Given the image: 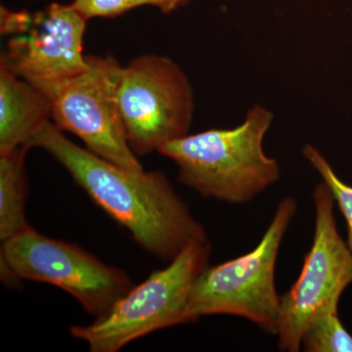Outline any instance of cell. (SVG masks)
<instances>
[{
    "mask_svg": "<svg viewBox=\"0 0 352 352\" xmlns=\"http://www.w3.org/2000/svg\"><path fill=\"white\" fill-rule=\"evenodd\" d=\"M314 201L311 249L296 283L281 296L276 333L280 351H300L307 329L321 315L338 310L340 296L352 284V254L338 230L335 199L325 182L315 186Z\"/></svg>",
    "mask_w": 352,
    "mask_h": 352,
    "instance_id": "obj_7",
    "label": "cell"
},
{
    "mask_svg": "<svg viewBox=\"0 0 352 352\" xmlns=\"http://www.w3.org/2000/svg\"><path fill=\"white\" fill-rule=\"evenodd\" d=\"M307 352H352V335L340 322L338 310L321 315L303 336Z\"/></svg>",
    "mask_w": 352,
    "mask_h": 352,
    "instance_id": "obj_12",
    "label": "cell"
},
{
    "mask_svg": "<svg viewBox=\"0 0 352 352\" xmlns=\"http://www.w3.org/2000/svg\"><path fill=\"white\" fill-rule=\"evenodd\" d=\"M87 18L73 4L52 3L36 12L1 7L0 32L7 38L0 60L47 96L85 73Z\"/></svg>",
    "mask_w": 352,
    "mask_h": 352,
    "instance_id": "obj_6",
    "label": "cell"
},
{
    "mask_svg": "<svg viewBox=\"0 0 352 352\" xmlns=\"http://www.w3.org/2000/svg\"><path fill=\"white\" fill-rule=\"evenodd\" d=\"M52 118V101L0 60V153L28 147Z\"/></svg>",
    "mask_w": 352,
    "mask_h": 352,
    "instance_id": "obj_10",
    "label": "cell"
},
{
    "mask_svg": "<svg viewBox=\"0 0 352 352\" xmlns=\"http://www.w3.org/2000/svg\"><path fill=\"white\" fill-rule=\"evenodd\" d=\"M296 210V199L286 197L252 251L219 265L208 266L201 273L190 293L188 323L208 315H233L276 335L281 296L275 286V267Z\"/></svg>",
    "mask_w": 352,
    "mask_h": 352,
    "instance_id": "obj_3",
    "label": "cell"
},
{
    "mask_svg": "<svg viewBox=\"0 0 352 352\" xmlns=\"http://www.w3.org/2000/svg\"><path fill=\"white\" fill-rule=\"evenodd\" d=\"M210 241L185 247L168 266L155 271L129 289L105 314L89 325H74L69 333L91 352H117L144 336L189 324L186 310L196 280L208 267Z\"/></svg>",
    "mask_w": 352,
    "mask_h": 352,
    "instance_id": "obj_4",
    "label": "cell"
},
{
    "mask_svg": "<svg viewBox=\"0 0 352 352\" xmlns=\"http://www.w3.org/2000/svg\"><path fill=\"white\" fill-rule=\"evenodd\" d=\"M302 156L314 166V170L321 176L323 182H325L332 192L333 199L346 221V244L352 254V186L342 182L339 176L336 175L327 160L314 146H305Z\"/></svg>",
    "mask_w": 352,
    "mask_h": 352,
    "instance_id": "obj_13",
    "label": "cell"
},
{
    "mask_svg": "<svg viewBox=\"0 0 352 352\" xmlns=\"http://www.w3.org/2000/svg\"><path fill=\"white\" fill-rule=\"evenodd\" d=\"M29 148L23 146L0 153V240L1 242L30 228L25 219L28 180L25 170Z\"/></svg>",
    "mask_w": 352,
    "mask_h": 352,
    "instance_id": "obj_11",
    "label": "cell"
},
{
    "mask_svg": "<svg viewBox=\"0 0 352 352\" xmlns=\"http://www.w3.org/2000/svg\"><path fill=\"white\" fill-rule=\"evenodd\" d=\"M85 73L64 83L53 96V122L72 132L87 149L111 163L144 170L129 146L120 113L122 66L111 56H87Z\"/></svg>",
    "mask_w": 352,
    "mask_h": 352,
    "instance_id": "obj_9",
    "label": "cell"
},
{
    "mask_svg": "<svg viewBox=\"0 0 352 352\" xmlns=\"http://www.w3.org/2000/svg\"><path fill=\"white\" fill-rule=\"evenodd\" d=\"M28 148H41L54 157L152 256L170 261L191 243L208 239L205 228L161 171L131 170L111 163L75 144L51 122L32 136Z\"/></svg>",
    "mask_w": 352,
    "mask_h": 352,
    "instance_id": "obj_1",
    "label": "cell"
},
{
    "mask_svg": "<svg viewBox=\"0 0 352 352\" xmlns=\"http://www.w3.org/2000/svg\"><path fill=\"white\" fill-rule=\"evenodd\" d=\"M273 113L254 105L234 129H212L164 145L160 154L178 168V179L204 198L241 205L280 179L276 160L263 150Z\"/></svg>",
    "mask_w": 352,
    "mask_h": 352,
    "instance_id": "obj_2",
    "label": "cell"
},
{
    "mask_svg": "<svg viewBox=\"0 0 352 352\" xmlns=\"http://www.w3.org/2000/svg\"><path fill=\"white\" fill-rule=\"evenodd\" d=\"M191 0H74L73 6L87 19L113 18L140 6H154L164 14H170Z\"/></svg>",
    "mask_w": 352,
    "mask_h": 352,
    "instance_id": "obj_14",
    "label": "cell"
},
{
    "mask_svg": "<svg viewBox=\"0 0 352 352\" xmlns=\"http://www.w3.org/2000/svg\"><path fill=\"white\" fill-rule=\"evenodd\" d=\"M0 270L4 283L43 282L67 292L98 318L132 288L131 278L117 267L71 243L53 239L34 228L2 242Z\"/></svg>",
    "mask_w": 352,
    "mask_h": 352,
    "instance_id": "obj_5",
    "label": "cell"
},
{
    "mask_svg": "<svg viewBox=\"0 0 352 352\" xmlns=\"http://www.w3.org/2000/svg\"><path fill=\"white\" fill-rule=\"evenodd\" d=\"M119 103L126 138L138 156L187 135L194 113L188 78L170 58L143 55L122 66Z\"/></svg>",
    "mask_w": 352,
    "mask_h": 352,
    "instance_id": "obj_8",
    "label": "cell"
}]
</instances>
